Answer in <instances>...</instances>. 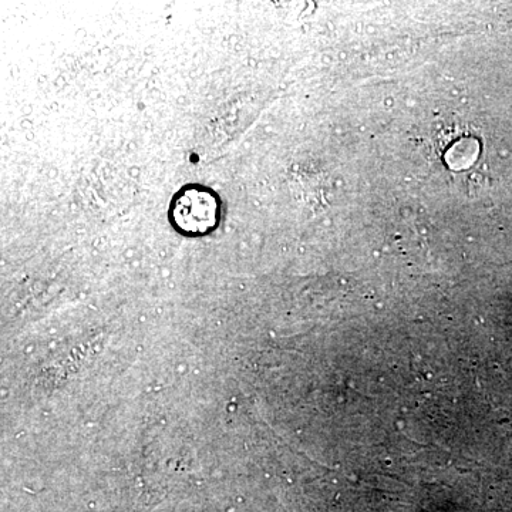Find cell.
Wrapping results in <instances>:
<instances>
[{"label":"cell","instance_id":"1","mask_svg":"<svg viewBox=\"0 0 512 512\" xmlns=\"http://www.w3.org/2000/svg\"><path fill=\"white\" fill-rule=\"evenodd\" d=\"M222 202L217 192L200 184L185 185L170 204V221L184 237H205L221 224Z\"/></svg>","mask_w":512,"mask_h":512}]
</instances>
